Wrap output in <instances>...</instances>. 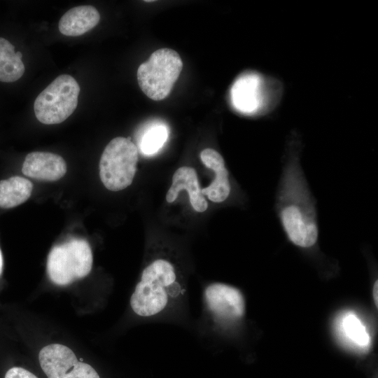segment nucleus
<instances>
[{
  "mask_svg": "<svg viewBox=\"0 0 378 378\" xmlns=\"http://www.w3.org/2000/svg\"><path fill=\"white\" fill-rule=\"evenodd\" d=\"M276 209L288 239L308 248L316 244L318 225L314 197L297 160L284 168L276 195Z\"/></svg>",
  "mask_w": 378,
  "mask_h": 378,
  "instance_id": "f257e3e1",
  "label": "nucleus"
},
{
  "mask_svg": "<svg viewBox=\"0 0 378 378\" xmlns=\"http://www.w3.org/2000/svg\"><path fill=\"white\" fill-rule=\"evenodd\" d=\"M180 291L172 264L157 259L143 270L131 296L130 305L137 315L153 316L162 312Z\"/></svg>",
  "mask_w": 378,
  "mask_h": 378,
  "instance_id": "f03ea898",
  "label": "nucleus"
},
{
  "mask_svg": "<svg viewBox=\"0 0 378 378\" xmlns=\"http://www.w3.org/2000/svg\"><path fill=\"white\" fill-rule=\"evenodd\" d=\"M183 69L179 54L170 48H160L137 69V80L142 92L150 99L160 101L171 92Z\"/></svg>",
  "mask_w": 378,
  "mask_h": 378,
  "instance_id": "7ed1b4c3",
  "label": "nucleus"
},
{
  "mask_svg": "<svg viewBox=\"0 0 378 378\" xmlns=\"http://www.w3.org/2000/svg\"><path fill=\"white\" fill-rule=\"evenodd\" d=\"M138 148L131 138L118 136L105 147L99 161V176L109 190L119 191L131 185L138 162Z\"/></svg>",
  "mask_w": 378,
  "mask_h": 378,
  "instance_id": "20e7f679",
  "label": "nucleus"
},
{
  "mask_svg": "<svg viewBox=\"0 0 378 378\" xmlns=\"http://www.w3.org/2000/svg\"><path fill=\"white\" fill-rule=\"evenodd\" d=\"M92 253L88 242L72 239L55 246L47 260L50 279L59 286H66L86 276L92 266Z\"/></svg>",
  "mask_w": 378,
  "mask_h": 378,
  "instance_id": "39448f33",
  "label": "nucleus"
},
{
  "mask_svg": "<svg viewBox=\"0 0 378 378\" xmlns=\"http://www.w3.org/2000/svg\"><path fill=\"white\" fill-rule=\"evenodd\" d=\"M80 90L71 76H57L35 99L34 109L38 120L46 125L64 121L76 108Z\"/></svg>",
  "mask_w": 378,
  "mask_h": 378,
  "instance_id": "423d86ee",
  "label": "nucleus"
},
{
  "mask_svg": "<svg viewBox=\"0 0 378 378\" xmlns=\"http://www.w3.org/2000/svg\"><path fill=\"white\" fill-rule=\"evenodd\" d=\"M38 360L48 378H100L92 366L79 361L73 351L62 344L44 346Z\"/></svg>",
  "mask_w": 378,
  "mask_h": 378,
  "instance_id": "0eeeda50",
  "label": "nucleus"
},
{
  "mask_svg": "<svg viewBox=\"0 0 378 378\" xmlns=\"http://www.w3.org/2000/svg\"><path fill=\"white\" fill-rule=\"evenodd\" d=\"M204 298L207 309L218 319L234 321L245 313V300L235 287L222 283H214L205 288Z\"/></svg>",
  "mask_w": 378,
  "mask_h": 378,
  "instance_id": "6e6552de",
  "label": "nucleus"
},
{
  "mask_svg": "<svg viewBox=\"0 0 378 378\" xmlns=\"http://www.w3.org/2000/svg\"><path fill=\"white\" fill-rule=\"evenodd\" d=\"M263 78L255 73L239 76L233 83L230 97L233 106L238 111L253 114L261 110L265 102Z\"/></svg>",
  "mask_w": 378,
  "mask_h": 378,
  "instance_id": "1a4fd4ad",
  "label": "nucleus"
},
{
  "mask_svg": "<svg viewBox=\"0 0 378 378\" xmlns=\"http://www.w3.org/2000/svg\"><path fill=\"white\" fill-rule=\"evenodd\" d=\"M22 173L41 181H55L66 172V164L60 155L49 152H31L23 162Z\"/></svg>",
  "mask_w": 378,
  "mask_h": 378,
  "instance_id": "9d476101",
  "label": "nucleus"
},
{
  "mask_svg": "<svg viewBox=\"0 0 378 378\" xmlns=\"http://www.w3.org/2000/svg\"><path fill=\"white\" fill-rule=\"evenodd\" d=\"M334 326L336 335L344 345L358 352L369 349L371 342L370 334L354 312H342L335 318Z\"/></svg>",
  "mask_w": 378,
  "mask_h": 378,
  "instance_id": "9b49d317",
  "label": "nucleus"
},
{
  "mask_svg": "<svg viewBox=\"0 0 378 378\" xmlns=\"http://www.w3.org/2000/svg\"><path fill=\"white\" fill-rule=\"evenodd\" d=\"M186 190L189 195L193 209L197 212H204L208 208V203L202 194L195 169L183 166L174 172L172 185L166 195L169 203L175 201L181 190Z\"/></svg>",
  "mask_w": 378,
  "mask_h": 378,
  "instance_id": "f8f14e48",
  "label": "nucleus"
},
{
  "mask_svg": "<svg viewBox=\"0 0 378 378\" xmlns=\"http://www.w3.org/2000/svg\"><path fill=\"white\" fill-rule=\"evenodd\" d=\"M99 20V13L94 6H79L69 9L62 16L58 28L63 35L78 36L93 29Z\"/></svg>",
  "mask_w": 378,
  "mask_h": 378,
  "instance_id": "ddd939ff",
  "label": "nucleus"
},
{
  "mask_svg": "<svg viewBox=\"0 0 378 378\" xmlns=\"http://www.w3.org/2000/svg\"><path fill=\"white\" fill-rule=\"evenodd\" d=\"M32 183L21 176L0 181V207L10 209L26 202L31 196Z\"/></svg>",
  "mask_w": 378,
  "mask_h": 378,
  "instance_id": "4468645a",
  "label": "nucleus"
},
{
  "mask_svg": "<svg viewBox=\"0 0 378 378\" xmlns=\"http://www.w3.org/2000/svg\"><path fill=\"white\" fill-rule=\"evenodd\" d=\"M24 65L18 57L15 47L0 37V81L11 83L20 79L24 73Z\"/></svg>",
  "mask_w": 378,
  "mask_h": 378,
  "instance_id": "2eb2a0df",
  "label": "nucleus"
},
{
  "mask_svg": "<svg viewBox=\"0 0 378 378\" xmlns=\"http://www.w3.org/2000/svg\"><path fill=\"white\" fill-rule=\"evenodd\" d=\"M168 137L167 127L162 123L155 122L148 125L139 140L141 151L150 155L157 153L164 145Z\"/></svg>",
  "mask_w": 378,
  "mask_h": 378,
  "instance_id": "dca6fc26",
  "label": "nucleus"
},
{
  "mask_svg": "<svg viewBox=\"0 0 378 378\" xmlns=\"http://www.w3.org/2000/svg\"><path fill=\"white\" fill-rule=\"evenodd\" d=\"M215 178L210 185L201 190L203 195L216 203L224 202L229 197L231 186L229 181V174L225 165L214 169Z\"/></svg>",
  "mask_w": 378,
  "mask_h": 378,
  "instance_id": "f3484780",
  "label": "nucleus"
},
{
  "mask_svg": "<svg viewBox=\"0 0 378 378\" xmlns=\"http://www.w3.org/2000/svg\"><path fill=\"white\" fill-rule=\"evenodd\" d=\"M4 378H38L31 372L20 367H13L9 369Z\"/></svg>",
  "mask_w": 378,
  "mask_h": 378,
  "instance_id": "a211bd4d",
  "label": "nucleus"
},
{
  "mask_svg": "<svg viewBox=\"0 0 378 378\" xmlns=\"http://www.w3.org/2000/svg\"><path fill=\"white\" fill-rule=\"evenodd\" d=\"M377 290H378V283H377V281H376L373 287V297H374V300L377 307V301H378L377 300Z\"/></svg>",
  "mask_w": 378,
  "mask_h": 378,
  "instance_id": "6ab92c4d",
  "label": "nucleus"
},
{
  "mask_svg": "<svg viewBox=\"0 0 378 378\" xmlns=\"http://www.w3.org/2000/svg\"><path fill=\"white\" fill-rule=\"evenodd\" d=\"M2 269H3V258H2L1 251L0 250V275L2 272Z\"/></svg>",
  "mask_w": 378,
  "mask_h": 378,
  "instance_id": "aec40b11",
  "label": "nucleus"
},
{
  "mask_svg": "<svg viewBox=\"0 0 378 378\" xmlns=\"http://www.w3.org/2000/svg\"><path fill=\"white\" fill-rule=\"evenodd\" d=\"M16 55L18 57L22 59V54L20 52H16Z\"/></svg>",
  "mask_w": 378,
  "mask_h": 378,
  "instance_id": "412c9836",
  "label": "nucleus"
}]
</instances>
